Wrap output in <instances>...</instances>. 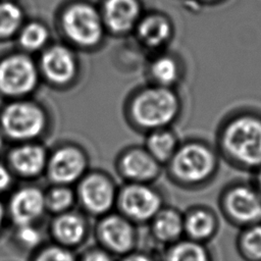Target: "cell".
I'll list each match as a JSON object with an SVG mask.
<instances>
[{
	"instance_id": "obj_1",
	"label": "cell",
	"mask_w": 261,
	"mask_h": 261,
	"mask_svg": "<svg viewBox=\"0 0 261 261\" xmlns=\"http://www.w3.org/2000/svg\"><path fill=\"white\" fill-rule=\"evenodd\" d=\"M220 144L237 164L258 168L261 165V117L252 113L233 116L222 128Z\"/></svg>"
},
{
	"instance_id": "obj_2",
	"label": "cell",
	"mask_w": 261,
	"mask_h": 261,
	"mask_svg": "<svg viewBox=\"0 0 261 261\" xmlns=\"http://www.w3.org/2000/svg\"><path fill=\"white\" fill-rule=\"evenodd\" d=\"M180 101L171 89L152 86L140 91L132 101L130 114L136 123L147 129L165 128L178 116Z\"/></svg>"
},
{
	"instance_id": "obj_3",
	"label": "cell",
	"mask_w": 261,
	"mask_h": 261,
	"mask_svg": "<svg viewBox=\"0 0 261 261\" xmlns=\"http://www.w3.org/2000/svg\"><path fill=\"white\" fill-rule=\"evenodd\" d=\"M217 160L213 150L204 143L192 141L177 147L169 160L171 174L186 185H199L213 175Z\"/></svg>"
},
{
	"instance_id": "obj_4",
	"label": "cell",
	"mask_w": 261,
	"mask_h": 261,
	"mask_svg": "<svg viewBox=\"0 0 261 261\" xmlns=\"http://www.w3.org/2000/svg\"><path fill=\"white\" fill-rule=\"evenodd\" d=\"M95 245L115 258L137 249V225L117 211H111L96 219L92 225Z\"/></svg>"
},
{
	"instance_id": "obj_5",
	"label": "cell",
	"mask_w": 261,
	"mask_h": 261,
	"mask_svg": "<svg viewBox=\"0 0 261 261\" xmlns=\"http://www.w3.org/2000/svg\"><path fill=\"white\" fill-rule=\"evenodd\" d=\"M61 27L65 36L82 47L97 45L104 32V22L99 11L89 3L76 2L62 13Z\"/></svg>"
},
{
	"instance_id": "obj_6",
	"label": "cell",
	"mask_w": 261,
	"mask_h": 261,
	"mask_svg": "<svg viewBox=\"0 0 261 261\" xmlns=\"http://www.w3.org/2000/svg\"><path fill=\"white\" fill-rule=\"evenodd\" d=\"M0 123L7 137L16 141H29L45 129L46 115L34 102L14 101L2 110Z\"/></svg>"
},
{
	"instance_id": "obj_7",
	"label": "cell",
	"mask_w": 261,
	"mask_h": 261,
	"mask_svg": "<svg viewBox=\"0 0 261 261\" xmlns=\"http://www.w3.org/2000/svg\"><path fill=\"white\" fill-rule=\"evenodd\" d=\"M115 208L136 225L150 222L162 208L160 194L144 182H130L117 192Z\"/></svg>"
},
{
	"instance_id": "obj_8",
	"label": "cell",
	"mask_w": 261,
	"mask_h": 261,
	"mask_svg": "<svg viewBox=\"0 0 261 261\" xmlns=\"http://www.w3.org/2000/svg\"><path fill=\"white\" fill-rule=\"evenodd\" d=\"M75 196L82 212L97 219L113 211L117 191L108 176L102 173H91L80 179Z\"/></svg>"
},
{
	"instance_id": "obj_9",
	"label": "cell",
	"mask_w": 261,
	"mask_h": 261,
	"mask_svg": "<svg viewBox=\"0 0 261 261\" xmlns=\"http://www.w3.org/2000/svg\"><path fill=\"white\" fill-rule=\"evenodd\" d=\"M46 233L50 242L77 252L92 236V224L84 212L72 209L52 215Z\"/></svg>"
},
{
	"instance_id": "obj_10",
	"label": "cell",
	"mask_w": 261,
	"mask_h": 261,
	"mask_svg": "<svg viewBox=\"0 0 261 261\" xmlns=\"http://www.w3.org/2000/svg\"><path fill=\"white\" fill-rule=\"evenodd\" d=\"M38 69L24 54H11L0 60V92L19 97L31 93L38 84Z\"/></svg>"
},
{
	"instance_id": "obj_11",
	"label": "cell",
	"mask_w": 261,
	"mask_h": 261,
	"mask_svg": "<svg viewBox=\"0 0 261 261\" xmlns=\"http://www.w3.org/2000/svg\"><path fill=\"white\" fill-rule=\"evenodd\" d=\"M5 206L8 222L11 226L39 224L47 213L45 192L34 186L23 187L15 191Z\"/></svg>"
},
{
	"instance_id": "obj_12",
	"label": "cell",
	"mask_w": 261,
	"mask_h": 261,
	"mask_svg": "<svg viewBox=\"0 0 261 261\" xmlns=\"http://www.w3.org/2000/svg\"><path fill=\"white\" fill-rule=\"evenodd\" d=\"M46 168L53 184L68 186L83 177L87 168V158L79 148L65 146L51 155Z\"/></svg>"
},
{
	"instance_id": "obj_13",
	"label": "cell",
	"mask_w": 261,
	"mask_h": 261,
	"mask_svg": "<svg viewBox=\"0 0 261 261\" xmlns=\"http://www.w3.org/2000/svg\"><path fill=\"white\" fill-rule=\"evenodd\" d=\"M223 205L227 214L237 221L254 223L261 219V195L249 186L237 185L227 190Z\"/></svg>"
},
{
	"instance_id": "obj_14",
	"label": "cell",
	"mask_w": 261,
	"mask_h": 261,
	"mask_svg": "<svg viewBox=\"0 0 261 261\" xmlns=\"http://www.w3.org/2000/svg\"><path fill=\"white\" fill-rule=\"evenodd\" d=\"M41 69L44 75L55 85L68 84L76 73V61L72 52L65 46L49 47L41 57Z\"/></svg>"
},
{
	"instance_id": "obj_15",
	"label": "cell",
	"mask_w": 261,
	"mask_h": 261,
	"mask_svg": "<svg viewBox=\"0 0 261 261\" xmlns=\"http://www.w3.org/2000/svg\"><path fill=\"white\" fill-rule=\"evenodd\" d=\"M121 173L132 182L153 180L160 172V163L144 148H134L126 151L119 161Z\"/></svg>"
},
{
	"instance_id": "obj_16",
	"label": "cell",
	"mask_w": 261,
	"mask_h": 261,
	"mask_svg": "<svg viewBox=\"0 0 261 261\" xmlns=\"http://www.w3.org/2000/svg\"><path fill=\"white\" fill-rule=\"evenodd\" d=\"M103 22L114 33H125L140 20L141 6L138 0H105Z\"/></svg>"
},
{
	"instance_id": "obj_17",
	"label": "cell",
	"mask_w": 261,
	"mask_h": 261,
	"mask_svg": "<svg viewBox=\"0 0 261 261\" xmlns=\"http://www.w3.org/2000/svg\"><path fill=\"white\" fill-rule=\"evenodd\" d=\"M45 149L33 143H25L12 149L9 154V162L12 168L24 177L39 175L47 166Z\"/></svg>"
},
{
	"instance_id": "obj_18",
	"label": "cell",
	"mask_w": 261,
	"mask_h": 261,
	"mask_svg": "<svg viewBox=\"0 0 261 261\" xmlns=\"http://www.w3.org/2000/svg\"><path fill=\"white\" fill-rule=\"evenodd\" d=\"M141 43L151 49L166 45L172 36V25L168 18L160 14H150L140 19L136 25Z\"/></svg>"
},
{
	"instance_id": "obj_19",
	"label": "cell",
	"mask_w": 261,
	"mask_h": 261,
	"mask_svg": "<svg viewBox=\"0 0 261 261\" xmlns=\"http://www.w3.org/2000/svg\"><path fill=\"white\" fill-rule=\"evenodd\" d=\"M149 223L151 234L160 243L174 242L184 229V219L171 208H161Z\"/></svg>"
},
{
	"instance_id": "obj_20",
	"label": "cell",
	"mask_w": 261,
	"mask_h": 261,
	"mask_svg": "<svg viewBox=\"0 0 261 261\" xmlns=\"http://www.w3.org/2000/svg\"><path fill=\"white\" fill-rule=\"evenodd\" d=\"M177 147L176 137L166 128L152 130L146 142V149L159 163L169 162Z\"/></svg>"
},
{
	"instance_id": "obj_21",
	"label": "cell",
	"mask_w": 261,
	"mask_h": 261,
	"mask_svg": "<svg viewBox=\"0 0 261 261\" xmlns=\"http://www.w3.org/2000/svg\"><path fill=\"white\" fill-rule=\"evenodd\" d=\"M10 240L16 249L29 256L48 239L47 233L41 229L39 224H23L12 226Z\"/></svg>"
},
{
	"instance_id": "obj_22",
	"label": "cell",
	"mask_w": 261,
	"mask_h": 261,
	"mask_svg": "<svg viewBox=\"0 0 261 261\" xmlns=\"http://www.w3.org/2000/svg\"><path fill=\"white\" fill-rule=\"evenodd\" d=\"M178 61L170 55L157 56L150 64V74L156 85L171 88L180 77Z\"/></svg>"
},
{
	"instance_id": "obj_23",
	"label": "cell",
	"mask_w": 261,
	"mask_h": 261,
	"mask_svg": "<svg viewBox=\"0 0 261 261\" xmlns=\"http://www.w3.org/2000/svg\"><path fill=\"white\" fill-rule=\"evenodd\" d=\"M47 213L57 215L73 209L76 202L75 192L68 186L55 185L48 192H45Z\"/></svg>"
},
{
	"instance_id": "obj_24",
	"label": "cell",
	"mask_w": 261,
	"mask_h": 261,
	"mask_svg": "<svg viewBox=\"0 0 261 261\" xmlns=\"http://www.w3.org/2000/svg\"><path fill=\"white\" fill-rule=\"evenodd\" d=\"M184 229L194 240L206 239L214 229V218L205 209H195L185 217Z\"/></svg>"
},
{
	"instance_id": "obj_25",
	"label": "cell",
	"mask_w": 261,
	"mask_h": 261,
	"mask_svg": "<svg viewBox=\"0 0 261 261\" xmlns=\"http://www.w3.org/2000/svg\"><path fill=\"white\" fill-rule=\"evenodd\" d=\"M162 261H209L205 249L194 241L179 242L171 245Z\"/></svg>"
},
{
	"instance_id": "obj_26",
	"label": "cell",
	"mask_w": 261,
	"mask_h": 261,
	"mask_svg": "<svg viewBox=\"0 0 261 261\" xmlns=\"http://www.w3.org/2000/svg\"><path fill=\"white\" fill-rule=\"evenodd\" d=\"M23 19V12L19 5L10 0L0 1V38L14 35Z\"/></svg>"
},
{
	"instance_id": "obj_27",
	"label": "cell",
	"mask_w": 261,
	"mask_h": 261,
	"mask_svg": "<svg viewBox=\"0 0 261 261\" xmlns=\"http://www.w3.org/2000/svg\"><path fill=\"white\" fill-rule=\"evenodd\" d=\"M28 261H77V252L47 240L40 248L29 255Z\"/></svg>"
},
{
	"instance_id": "obj_28",
	"label": "cell",
	"mask_w": 261,
	"mask_h": 261,
	"mask_svg": "<svg viewBox=\"0 0 261 261\" xmlns=\"http://www.w3.org/2000/svg\"><path fill=\"white\" fill-rule=\"evenodd\" d=\"M49 38L48 30L40 22H30L24 25L19 34V43L28 51L41 49Z\"/></svg>"
},
{
	"instance_id": "obj_29",
	"label": "cell",
	"mask_w": 261,
	"mask_h": 261,
	"mask_svg": "<svg viewBox=\"0 0 261 261\" xmlns=\"http://www.w3.org/2000/svg\"><path fill=\"white\" fill-rule=\"evenodd\" d=\"M244 252L253 259H261V224H254L242 236Z\"/></svg>"
},
{
	"instance_id": "obj_30",
	"label": "cell",
	"mask_w": 261,
	"mask_h": 261,
	"mask_svg": "<svg viewBox=\"0 0 261 261\" xmlns=\"http://www.w3.org/2000/svg\"><path fill=\"white\" fill-rule=\"evenodd\" d=\"M77 261H116V258L94 244L85 246L77 252Z\"/></svg>"
},
{
	"instance_id": "obj_31",
	"label": "cell",
	"mask_w": 261,
	"mask_h": 261,
	"mask_svg": "<svg viewBox=\"0 0 261 261\" xmlns=\"http://www.w3.org/2000/svg\"><path fill=\"white\" fill-rule=\"evenodd\" d=\"M116 261H155V259L147 252L135 249L116 258Z\"/></svg>"
},
{
	"instance_id": "obj_32",
	"label": "cell",
	"mask_w": 261,
	"mask_h": 261,
	"mask_svg": "<svg viewBox=\"0 0 261 261\" xmlns=\"http://www.w3.org/2000/svg\"><path fill=\"white\" fill-rule=\"evenodd\" d=\"M11 182L12 176L10 171L3 164H0V193L8 190Z\"/></svg>"
},
{
	"instance_id": "obj_33",
	"label": "cell",
	"mask_w": 261,
	"mask_h": 261,
	"mask_svg": "<svg viewBox=\"0 0 261 261\" xmlns=\"http://www.w3.org/2000/svg\"><path fill=\"white\" fill-rule=\"evenodd\" d=\"M8 217H7V211L5 204L0 200V238L3 234L7 224H8Z\"/></svg>"
},
{
	"instance_id": "obj_34",
	"label": "cell",
	"mask_w": 261,
	"mask_h": 261,
	"mask_svg": "<svg viewBox=\"0 0 261 261\" xmlns=\"http://www.w3.org/2000/svg\"><path fill=\"white\" fill-rule=\"evenodd\" d=\"M257 185H258V190L261 195V165L258 167V172H257Z\"/></svg>"
},
{
	"instance_id": "obj_35",
	"label": "cell",
	"mask_w": 261,
	"mask_h": 261,
	"mask_svg": "<svg viewBox=\"0 0 261 261\" xmlns=\"http://www.w3.org/2000/svg\"><path fill=\"white\" fill-rule=\"evenodd\" d=\"M2 145H3V140H2V136L0 135V149L2 148Z\"/></svg>"
}]
</instances>
